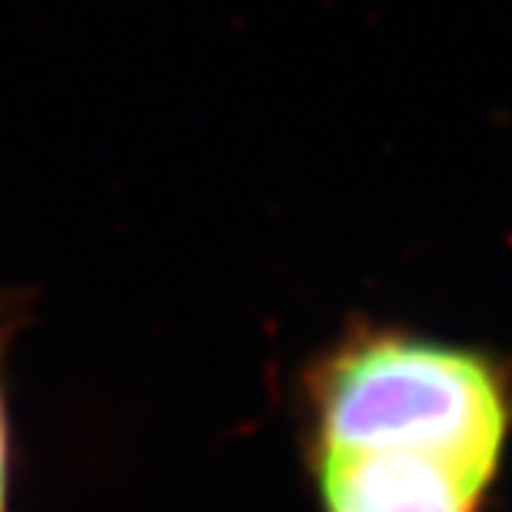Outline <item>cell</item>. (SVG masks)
Listing matches in <instances>:
<instances>
[{"label": "cell", "instance_id": "obj_1", "mask_svg": "<svg viewBox=\"0 0 512 512\" xmlns=\"http://www.w3.org/2000/svg\"><path fill=\"white\" fill-rule=\"evenodd\" d=\"M509 423L493 363L409 336L350 346L316 386V449L436 456L496 476Z\"/></svg>", "mask_w": 512, "mask_h": 512}, {"label": "cell", "instance_id": "obj_2", "mask_svg": "<svg viewBox=\"0 0 512 512\" xmlns=\"http://www.w3.org/2000/svg\"><path fill=\"white\" fill-rule=\"evenodd\" d=\"M493 479L436 456L316 449L326 512H479Z\"/></svg>", "mask_w": 512, "mask_h": 512}, {"label": "cell", "instance_id": "obj_3", "mask_svg": "<svg viewBox=\"0 0 512 512\" xmlns=\"http://www.w3.org/2000/svg\"><path fill=\"white\" fill-rule=\"evenodd\" d=\"M7 503V426H4V406H0V512Z\"/></svg>", "mask_w": 512, "mask_h": 512}]
</instances>
